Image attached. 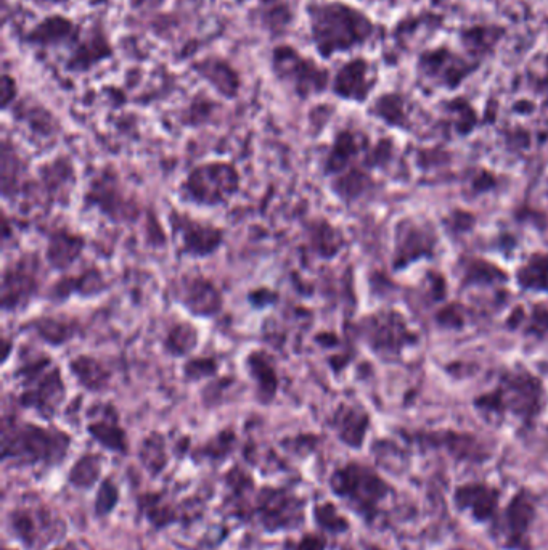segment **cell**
Instances as JSON below:
<instances>
[{"instance_id":"4dcf8cb0","label":"cell","mask_w":548,"mask_h":550,"mask_svg":"<svg viewBox=\"0 0 548 550\" xmlns=\"http://www.w3.org/2000/svg\"><path fill=\"white\" fill-rule=\"evenodd\" d=\"M197 345V332L189 324L176 325V329L169 333L168 349L172 354L180 356Z\"/></svg>"},{"instance_id":"d4e9b609","label":"cell","mask_w":548,"mask_h":550,"mask_svg":"<svg viewBox=\"0 0 548 550\" xmlns=\"http://www.w3.org/2000/svg\"><path fill=\"white\" fill-rule=\"evenodd\" d=\"M81 248L82 240L79 237L60 232L50 240L47 256H49L50 264H54L57 269H63V267L70 266L74 259L78 258Z\"/></svg>"},{"instance_id":"83f0119b","label":"cell","mask_w":548,"mask_h":550,"mask_svg":"<svg viewBox=\"0 0 548 550\" xmlns=\"http://www.w3.org/2000/svg\"><path fill=\"white\" fill-rule=\"evenodd\" d=\"M248 364H250L251 375L258 382L261 393H264L267 399L272 398L277 390V375H275L272 364H269V361L261 353L250 356Z\"/></svg>"},{"instance_id":"6da1fadb","label":"cell","mask_w":548,"mask_h":550,"mask_svg":"<svg viewBox=\"0 0 548 550\" xmlns=\"http://www.w3.org/2000/svg\"><path fill=\"white\" fill-rule=\"evenodd\" d=\"M307 28L315 54L322 60L364 49L378 36V23L348 0H311Z\"/></svg>"},{"instance_id":"4316f807","label":"cell","mask_w":548,"mask_h":550,"mask_svg":"<svg viewBox=\"0 0 548 550\" xmlns=\"http://www.w3.org/2000/svg\"><path fill=\"white\" fill-rule=\"evenodd\" d=\"M71 369H73L76 377L79 378V382L90 390H100L103 386L107 385L108 374L103 369L100 362L90 358H78L71 362Z\"/></svg>"},{"instance_id":"603a6c76","label":"cell","mask_w":548,"mask_h":550,"mask_svg":"<svg viewBox=\"0 0 548 550\" xmlns=\"http://www.w3.org/2000/svg\"><path fill=\"white\" fill-rule=\"evenodd\" d=\"M373 116H377L378 120L385 121L389 126L394 128H405L409 126L407 120V100L397 92H386L375 99L372 108Z\"/></svg>"},{"instance_id":"5bb4252c","label":"cell","mask_w":548,"mask_h":550,"mask_svg":"<svg viewBox=\"0 0 548 550\" xmlns=\"http://www.w3.org/2000/svg\"><path fill=\"white\" fill-rule=\"evenodd\" d=\"M23 374H25V380H28L29 385H33V388L25 391V395H23L25 406L36 407L37 411H41L42 414L54 412L55 407L60 403L63 391H65L58 370L42 374V364L39 362V364H29L23 370Z\"/></svg>"},{"instance_id":"1f68e13d","label":"cell","mask_w":548,"mask_h":550,"mask_svg":"<svg viewBox=\"0 0 548 550\" xmlns=\"http://www.w3.org/2000/svg\"><path fill=\"white\" fill-rule=\"evenodd\" d=\"M367 184V176L360 171H351L348 176L341 177L340 181L336 182V192L343 198H354L367 189Z\"/></svg>"},{"instance_id":"9c48e42d","label":"cell","mask_w":548,"mask_h":550,"mask_svg":"<svg viewBox=\"0 0 548 550\" xmlns=\"http://www.w3.org/2000/svg\"><path fill=\"white\" fill-rule=\"evenodd\" d=\"M78 21L63 13H49L37 21L36 25L21 34L23 46L34 50L73 49L82 34Z\"/></svg>"},{"instance_id":"8fae6325","label":"cell","mask_w":548,"mask_h":550,"mask_svg":"<svg viewBox=\"0 0 548 550\" xmlns=\"http://www.w3.org/2000/svg\"><path fill=\"white\" fill-rule=\"evenodd\" d=\"M296 18L298 10L293 0H254L248 9L250 25L270 39L288 36Z\"/></svg>"},{"instance_id":"e575fe53","label":"cell","mask_w":548,"mask_h":550,"mask_svg":"<svg viewBox=\"0 0 548 550\" xmlns=\"http://www.w3.org/2000/svg\"><path fill=\"white\" fill-rule=\"evenodd\" d=\"M41 329L37 327V330H41L42 335L47 338V341L50 343H62L63 338H68L71 335V332H66L65 322L54 321V319H49V321L39 322Z\"/></svg>"},{"instance_id":"5b68a950","label":"cell","mask_w":548,"mask_h":550,"mask_svg":"<svg viewBox=\"0 0 548 550\" xmlns=\"http://www.w3.org/2000/svg\"><path fill=\"white\" fill-rule=\"evenodd\" d=\"M332 488L367 520L375 518L378 505L391 494V488L377 473L359 464L346 465L338 470L333 475Z\"/></svg>"},{"instance_id":"8d00e7d4","label":"cell","mask_w":548,"mask_h":550,"mask_svg":"<svg viewBox=\"0 0 548 550\" xmlns=\"http://www.w3.org/2000/svg\"><path fill=\"white\" fill-rule=\"evenodd\" d=\"M198 370H201V377H205V375L214 374L216 366H214L213 361L200 359V361L189 362V364H187V367H185V374L189 375V377L195 378L197 377Z\"/></svg>"},{"instance_id":"52a82bcc","label":"cell","mask_w":548,"mask_h":550,"mask_svg":"<svg viewBox=\"0 0 548 550\" xmlns=\"http://www.w3.org/2000/svg\"><path fill=\"white\" fill-rule=\"evenodd\" d=\"M378 81L380 74L377 63L364 55H356L341 63L340 68L333 74L330 89L338 99L364 103L377 89Z\"/></svg>"},{"instance_id":"d590c367","label":"cell","mask_w":548,"mask_h":550,"mask_svg":"<svg viewBox=\"0 0 548 550\" xmlns=\"http://www.w3.org/2000/svg\"><path fill=\"white\" fill-rule=\"evenodd\" d=\"M169 0H127L132 12H160L168 5Z\"/></svg>"},{"instance_id":"ffe728a7","label":"cell","mask_w":548,"mask_h":550,"mask_svg":"<svg viewBox=\"0 0 548 550\" xmlns=\"http://www.w3.org/2000/svg\"><path fill=\"white\" fill-rule=\"evenodd\" d=\"M174 227L182 235V248L190 255H209L221 245L222 232L216 227L201 226L200 222L192 221L185 216H177Z\"/></svg>"},{"instance_id":"2e32d148","label":"cell","mask_w":548,"mask_h":550,"mask_svg":"<svg viewBox=\"0 0 548 550\" xmlns=\"http://www.w3.org/2000/svg\"><path fill=\"white\" fill-rule=\"evenodd\" d=\"M396 261L397 267L407 266L414 259L433 255L436 235L433 230L414 221H402L397 227Z\"/></svg>"},{"instance_id":"f35d334b","label":"cell","mask_w":548,"mask_h":550,"mask_svg":"<svg viewBox=\"0 0 548 550\" xmlns=\"http://www.w3.org/2000/svg\"><path fill=\"white\" fill-rule=\"evenodd\" d=\"M534 314H536V324H532L534 325L532 330L537 333L545 332L548 329V311L537 308Z\"/></svg>"},{"instance_id":"d6a6232c","label":"cell","mask_w":548,"mask_h":550,"mask_svg":"<svg viewBox=\"0 0 548 550\" xmlns=\"http://www.w3.org/2000/svg\"><path fill=\"white\" fill-rule=\"evenodd\" d=\"M18 95H20V86L13 74L4 71L0 78V102H2V110L7 111L17 103Z\"/></svg>"},{"instance_id":"3957f363","label":"cell","mask_w":548,"mask_h":550,"mask_svg":"<svg viewBox=\"0 0 548 550\" xmlns=\"http://www.w3.org/2000/svg\"><path fill=\"white\" fill-rule=\"evenodd\" d=\"M540 403L542 385L536 377H532L524 370L508 374L494 393L476 399V406L484 414L502 417L505 412L510 411L526 423L531 422L539 414L542 406Z\"/></svg>"},{"instance_id":"44dd1931","label":"cell","mask_w":548,"mask_h":550,"mask_svg":"<svg viewBox=\"0 0 548 550\" xmlns=\"http://www.w3.org/2000/svg\"><path fill=\"white\" fill-rule=\"evenodd\" d=\"M182 303L195 314V316H213L214 312L221 309V293L217 292L209 280L190 279L182 285Z\"/></svg>"},{"instance_id":"d6986e66","label":"cell","mask_w":548,"mask_h":550,"mask_svg":"<svg viewBox=\"0 0 548 550\" xmlns=\"http://www.w3.org/2000/svg\"><path fill=\"white\" fill-rule=\"evenodd\" d=\"M36 264L21 259L4 274V309L18 308L28 303L37 288Z\"/></svg>"},{"instance_id":"277c9868","label":"cell","mask_w":548,"mask_h":550,"mask_svg":"<svg viewBox=\"0 0 548 550\" xmlns=\"http://www.w3.org/2000/svg\"><path fill=\"white\" fill-rule=\"evenodd\" d=\"M479 68L481 65L473 58L447 44L422 50L417 58L418 76L426 84L446 91L459 89Z\"/></svg>"},{"instance_id":"ac0fdd59","label":"cell","mask_w":548,"mask_h":550,"mask_svg":"<svg viewBox=\"0 0 548 550\" xmlns=\"http://www.w3.org/2000/svg\"><path fill=\"white\" fill-rule=\"evenodd\" d=\"M499 491L484 483H471L460 486L455 491V505L460 510H468L478 522H489L497 514Z\"/></svg>"},{"instance_id":"f1b7e54d","label":"cell","mask_w":548,"mask_h":550,"mask_svg":"<svg viewBox=\"0 0 548 550\" xmlns=\"http://www.w3.org/2000/svg\"><path fill=\"white\" fill-rule=\"evenodd\" d=\"M526 81L537 94L548 92V50L534 55L526 65Z\"/></svg>"},{"instance_id":"8992f818","label":"cell","mask_w":548,"mask_h":550,"mask_svg":"<svg viewBox=\"0 0 548 550\" xmlns=\"http://www.w3.org/2000/svg\"><path fill=\"white\" fill-rule=\"evenodd\" d=\"M116 50L110 33L102 20H95L89 28L82 29L81 37L68 50L63 68L70 74H87L103 63L115 58Z\"/></svg>"},{"instance_id":"836d02e7","label":"cell","mask_w":548,"mask_h":550,"mask_svg":"<svg viewBox=\"0 0 548 550\" xmlns=\"http://www.w3.org/2000/svg\"><path fill=\"white\" fill-rule=\"evenodd\" d=\"M89 431H92L95 438H99L103 444H107L110 448H124L123 431L119 430L115 425L100 422L97 425H92Z\"/></svg>"},{"instance_id":"f546056e","label":"cell","mask_w":548,"mask_h":550,"mask_svg":"<svg viewBox=\"0 0 548 550\" xmlns=\"http://www.w3.org/2000/svg\"><path fill=\"white\" fill-rule=\"evenodd\" d=\"M507 279L499 267L492 266L486 261H471L465 274L467 284H492V282H504Z\"/></svg>"},{"instance_id":"30bf717a","label":"cell","mask_w":548,"mask_h":550,"mask_svg":"<svg viewBox=\"0 0 548 550\" xmlns=\"http://www.w3.org/2000/svg\"><path fill=\"white\" fill-rule=\"evenodd\" d=\"M68 438L62 433H52L44 428L25 425L13 428L12 435H5V456L23 457L26 460L54 459L55 454L66 452Z\"/></svg>"},{"instance_id":"e0dca14e","label":"cell","mask_w":548,"mask_h":550,"mask_svg":"<svg viewBox=\"0 0 548 550\" xmlns=\"http://www.w3.org/2000/svg\"><path fill=\"white\" fill-rule=\"evenodd\" d=\"M504 26L495 23H478L460 29L459 42L463 52L479 65L494 55L505 37Z\"/></svg>"},{"instance_id":"7c38bea8","label":"cell","mask_w":548,"mask_h":550,"mask_svg":"<svg viewBox=\"0 0 548 550\" xmlns=\"http://www.w3.org/2000/svg\"><path fill=\"white\" fill-rule=\"evenodd\" d=\"M365 335L370 346L381 353H399L415 341L414 333L399 312H378L365 321Z\"/></svg>"},{"instance_id":"9a60e30c","label":"cell","mask_w":548,"mask_h":550,"mask_svg":"<svg viewBox=\"0 0 548 550\" xmlns=\"http://www.w3.org/2000/svg\"><path fill=\"white\" fill-rule=\"evenodd\" d=\"M536 517V499L528 489H521L505 510V544L510 549H528V533Z\"/></svg>"},{"instance_id":"7402d4cb","label":"cell","mask_w":548,"mask_h":550,"mask_svg":"<svg viewBox=\"0 0 548 550\" xmlns=\"http://www.w3.org/2000/svg\"><path fill=\"white\" fill-rule=\"evenodd\" d=\"M335 427L344 443L352 448H360L369 427V415L352 407H343L336 414Z\"/></svg>"},{"instance_id":"74e56055","label":"cell","mask_w":548,"mask_h":550,"mask_svg":"<svg viewBox=\"0 0 548 550\" xmlns=\"http://www.w3.org/2000/svg\"><path fill=\"white\" fill-rule=\"evenodd\" d=\"M25 2L34 5L37 9L52 10L65 9L73 0H25Z\"/></svg>"},{"instance_id":"4fadbf2b","label":"cell","mask_w":548,"mask_h":550,"mask_svg":"<svg viewBox=\"0 0 548 550\" xmlns=\"http://www.w3.org/2000/svg\"><path fill=\"white\" fill-rule=\"evenodd\" d=\"M190 68L201 81H205L224 99H237L242 92V73L238 71L234 63L230 62L229 58L217 54L206 55V57L198 58L192 62Z\"/></svg>"},{"instance_id":"ab89813d","label":"cell","mask_w":548,"mask_h":550,"mask_svg":"<svg viewBox=\"0 0 548 550\" xmlns=\"http://www.w3.org/2000/svg\"><path fill=\"white\" fill-rule=\"evenodd\" d=\"M372 4L383 5V7H396L401 4L402 0H369Z\"/></svg>"},{"instance_id":"cb8c5ba5","label":"cell","mask_w":548,"mask_h":550,"mask_svg":"<svg viewBox=\"0 0 548 550\" xmlns=\"http://www.w3.org/2000/svg\"><path fill=\"white\" fill-rule=\"evenodd\" d=\"M360 139L356 132L341 131L336 136L335 144L328 153L327 171L338 173L344 166H348L349 161L359 153Z\"/></svg>"},{"instance_id":"7a4b0ae2","label":"cell","mask_w":548,"mask_h":550,"mask_svg":"<svg viewBox=\"0 0 548 550\" xmlns=\"http://www.w3.org/2000/svg\"><path fill=\"white\" fill-rule=\"evenodd\" d=\"M269 68L275 81L299 100L319 97L332 87L330 68L290 42H279L272 47Z\"/></svg>"},{"instance_id":"ba28073f","label":"cell","mask_w":548,"mask_h":550,"mask_svg":"<svg viewBox=\"0 0 548 550\" xmlns=\"http://www.w3.org/2000/svg\"><path fill=\"white\" fill-rule=\"evenodd\" d=\"M238 189V174L230 165L211 163L195 169L185 182V190L201 205H217L232 197Z\"/></svg>"},{"instance_id":"484cf974","label":"cell","mask_w":548,"mask_h":550,"mask_svg":"<svg viewBox=\"0 0 548 550\" xmlns=\"http://www.w3.org/2000/svg\"><path fill=\"white\" fill-rule=\"evenodd\" d=\"M520 285L526 290L548 292V255H534L518 272Z\"/></svg>"},{"instance_id":"60d3db41","label":"cell","mask_w":548,"mask_h":550,"mask_svg":"<svg viewBox=\"0 0 548 550\" xmlns=\"http://www.w3.org/2000/svg\"><path fill=\"white\" fill-rule=\"evenodd\" d=\"M238 5H245L248 4V2H251V0H235Z\"/></svg>"}]
</instances>
